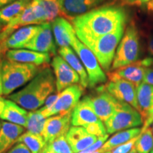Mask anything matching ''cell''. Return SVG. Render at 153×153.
Segmentation results:
<instances>
[{
    "instance_id": "17",
    "label": "cell",
    "mask_w": 153,
    "mask_h": 153,
    "mask_svg": "<svg viewBox=\"0 0 153 153\" xmlns=\"http://www.w3.org/2000/svg\"><path fill=\"white\" fill-rule=\"evenodd\" d=\"M5 55L6 58L9 60L37 66H44L51 62L49 53H39L28 49L8 50Z\"/></svg>"
},
{
    "instance_id": "47",
    "label": "cell",
    "mask_w": 153,
    "mask_h": 153,
    "mask_svg": "<svg viewBox=\"0 0 153 153\" xmlns=\"http://www.w3.org/2000/svg\"><path fill=\"white\" fill-rule=\"evenodd\" d=\"M40 153H51V148H50L49 144H46L45 148L43 149V150H42Z\"/></svg>"
},
{
    "instance_id": "27",
    "label": "cell",
    "mask_w": 153,
    "mask_h": 153,
    "mask_svg": "<svg viewBox=\"0 0 153 153\" xmlns=\"http://www.w3.org/2000/svg\"><path fill=\"white\" fill-rule=\"evenodd\" d=\"M16 143H23L29 149L31 153H40L46 145L43 136L29 132L23 133L17 140Z\"/></svg>"
},
{
    "instance_id": "1",
    "label": "cell",
    "mask_w": 153,
    "mask_h": 153,
    "mask_svg": "<svg viewBox=\"0 0 153 153\" xmlns=\"http://www.w3.org/2000/svg\"><path fill=\"white\" fill-rule=\"evenodd\" d=\"M127 14L122 7H99L71 21L76 35L81 42L92 40L112 33L125 26Z\"/></svg>"
},
{
    "instance_id": "33",
    "label": "cell",
    "mask_w": 153,
    "mask_h": 153,
    "mask_svg": "<svg viewBox=\"0 0 153 153\" xmlns=\"http://www.w3.org/2000/svg\"><path fill=\"white\" fill-rule=\"evenodd\" d=\"M30 7H31L39 24L48 22L47 12L40 0H33L30 4Z\"/></svg>"
},
{
    "instance_id": "43",
    "label": "cell",
    "mask_w": 153,
    "mask_h": 153,
    "mask_svg": "<svg viewBox=\"0 0 153 153\" xmlns=\"http://www.w3.org/2000/svg\"><path fill=\"white\" fill-rule=\"evenodd\" d=\"M16 0H0V8L2 9L3 7L10 4L13 3Z\"/></svg>"
},
{
    "instance_id": "9",
    "label": "cell",
    "mask_w": 153,
    "mask_h": 153,
    "mask_svg": "<svg viewBox=\"0 0 153 153\" xmlns=\"http://www.w3.org/2000/svg\"><path fill=\"white\" fill-rule=\"evenodd\" d=\"M89 99L95 114L104 123L113 116L119 102L106 90L104 85L97 87L96 95L89 96Z\"/></svg>"
},
{
    "instance_id": "42",
    "label": "cell",
    "mask_w": 153,
    "mask_h": 153,
    "mask_svg": "<svg viewBox=\"0 0 153 153\" xmlns=\"http://www.w3.org/2000/svg\"><path fill=\"white\" fill-rule=\"evenodd\" d=\"M143 66L146 68H152L153 69V58L152 57H145V58L141 60Z\"/></svg>"
},
{
    "instance_id": "25",
    "label": "cell",
    "mask_w": 153,
    "mask_h": 153,
    "mask_svg": "<svg viewBox=\"0 0 153 153\" xmlns=\"http://www.w3.org/2000/svg\"><path fill=\"white\" fill-rule=\"evenodd\" d=\"M137 101L142 118L153 108V86L143 82L137 87Z\"/></svg>"
},
{
    "instance_id": "45",
    "label": "cell",
    "mask_w": 153,
    "mask_h": 153,
    "mask_svg": "<svg viewBox=\"0 0 153 153\" xmlns=\"http://www.w3.org/2000/svg\"><path fill=\"white\" fill-rule=\"evenodd\" d=\"M4 104H5V99L2 98L1 97H0V114H1V112H2V111L4 109Z\"/></svg>"
},
{
    "instance_id": "11",
    "label": "cell",
    "mask_w": 153,
    "mask_h": 153,
    "mask_svg": "<svg viewBox=\"0 0 153 153\" xmlns=\"http://www.w3.org/2000/svg\"><path fill=\"white\" fill-rule=\"evenodd\" d=\"M72 114H58L47 118L42 134L46 144H51L61 136H66L71 128Z\"/></svg>"
},
{
    "instance_id": "4",
    "label": "cell",
    "mask_w": 153,
    "mask_h": 153,
    "mask_svg": "<svg viewBox=\"0 0 153 153\" xmlns=\"http://www.w3.org/2000/svg\"><path fill=\"white\" fill-rule=\"evenodd\" d=\"M124 28L125 26H122L112 33L82 42L92 51L104 71L108 72L111 69L116 50L124 34Z\"/></svg>"
},
{
    "instance_id": "35",
    "label": "cell",
    "mask_w": 153,
    "mask_h": 153,
    "mask_svg": "<svg viewBox=\"0 0 153 153\" xmlns=\"http://www.w3.org/2000/svg\"><path fill=\"white\" fill-rule=\"evenodd\" d=\"M138 136L128 141V142L124 143L123 145H119L117 148L112 150L111 152V153H129L135 146V144L136 143L137 138H138Z\"/></svg>"
},
{
    "instance_id": "2",
    "label": "cell",
    "mask_w": 153,
    "mask_h": 153,
    "mask_svg": "<svg viewBox=\"0 0 153 153\" xmlns=\"http://www.w3.org/2000/svg\"><path fill=\"white\" fill-rule=\"evenodd\" d=\"M55 91V78L51 69L46 66L21 90L9 95V99L32 111L41 108Z\"/></svg>"
},
{
    "instance_id": "57",
    "label": "cell",
    "mask_w": 153,
    "mask_h": 153,
    "mask_svg": "<svg viewBox=\"0 0 153 153\" xmlns=\"http://www.w3.org/2000/svg\"><path fill=\"white\" fill-rule=\"evenodd\" d=\"M51 153H55V152H52V151H51Z\"/></svg>"
},
{
    "instance_id": "52",
    "label": "cell",
    "mask_w": 153,
    "mask_h": 153,
    "mask_svg": "<svg viewBox=\"0 0 153 153\" xmlns=\"http://www.w3.org/2000/svg\"><path fill=\"white\" fill-rule=\"evenodd\" d=\"M20 1H26V2H27V3H29V4H30V2H31V1H33V0H20Z\"/></svg>"
},
{
    "instance_id": "55",
    "label": "cell",
    "mask_w": 153,
    "mask_h": 153,
    "mask_svg": "<svg viewBox=\"0 0 153 153\" xmlns=\"http://www.w3.org/2000/svg\"><path fill=\"white\" fill-rule=\"evenodd\" d=\"M150 153H153V149H152V151H151V152H150Z\"/></svg>"
},
{
    "instance_id": "7",
    "label": "cell",
    "mask_w": 153,
    "mask_h": 153,
    "mask_svg": "<svg viewBox=\"0 0 153 153\" xmlns=\"http://www.w3.org/2000/svg\"><path fill=\"white\" fill-rule=\"evenodd\" d=\"M143 123V120L139 111L131 105L119 101L117 108L113 116L104 123L107 133L137 128Z\"/></svg>"
},
{
    "instance_id": "58",
    "label": "cell",
    "mask_w": 153,
    "mask_h": 153,
    "mask_svg": "<svg viewBox=\"0 0 153 153\" xmlns=\"http://www.w3.org/2000/svg\"><path fill=\"white\" fill-rule=\"evenodd\" d=\"M0 128H1V124H0Z\"/></svg>"
},
{
    "instance_id": "51",
    "label": "cell",
    "mask_w": 153,
    "mask_h": 153,
    "mask_svg": "<svg viewBox=\"0 0 153 153\" xmlns=\"http://www.w3.org/2000/svg\"><path fill=\"white\" fill-rule=\"evenodd\" d=\"M129 153H137L136 149H135V146H134V148L132 149L131 151Z\"/></svg>"
},
{
    "instance_id": "53",
    "label": "cell",
    "mask_w": 153,
    "mask_h": 153,
    "mask_svg": "<svg viewBox=\"0 0 153 153\" xmlns=\"http://www.w3.org/2000/svg\"><path fill=\"white\" fill-rule=\"evenodd\" d=\"M92 153H102V152H101V151L100 150H98L97 151H96V152H92Z\"/></svg>"
},
{
    "instance_id": "16",
    "label": "cell",
    "mask_w": 153,
    "mask_h": 153,
    "mask_svg": "<svg viewBox=\"0 0 153 153\" xmlns=\"http://www.w3.org/2000/svg\"><path fill=\"white\" fill-rule=\"evenodd\" d=\"M100 120L91 106L89 96H86L80 100L72 111V126L85 127Z\"/></svg>"
},
{
    "instance_id": "39",
    "label": "cell",
    "mask_w": 153,
    "mask_h": 153,
    "mask_svg": "<svg viewBox=\"0 0 153 153\" xmlns=\"http://www.w3.org/2000/svg\"><path fill=\"white\" fill-rule=\"evenodd\" d=\"M8 36H7L4 33L3 34V33H0V60H1V57L2 55L4 54V53H7V48L6 47L5 43L7 39L8 38Z\"/></svg>"
},
{
    "instance_id": "22",
    "label": "cell",
    "mask_w": 153,
    "mask_h": 153,
    "mask_svg": "<svg viewBox=\"0 0 153 153\" xmlns=\"http://www.w3.org/2000/svg\"><path fill=\"white\" fill-rule=\"evenodd\" d=\"M28 114V112L25 108L10 99H5L4 107L0 114V118L5 121L26 128Z\"/></svg>"
},
{
    "instance_id": "24",
    "label": "cell",
    "mask_w": 153,
    "mask_h": 153,
    "mask_svg": "<svg viewBox=\"0 0 153 153\" xmlns=\"http://www.w3.org/2000/svg\"><path fill=\"white\" fill-rule=\"evenodd\" d=\"M141 133L140 128H133L124 130L119 132H117L114 134L111 137L107 140L101 148L99 149L101 152L104 153L110 152L114 148H117L119 145H121L124 143L128 142L135 137L138 136Z\"/></svg>"
},
{
    "instance_id": "34",
    "label": "cell",
    "mask_w": 153,
    "mask_h": 153,
    "mask_svg": "<svg viewBox=\"0 0 153 153\" xmlns=\"http://www.w3.org/2000/svg\"><path fill=\"white\" fill-rule=\"evenodd\" d=\"M83 128H85L86 131L89 134L92 135H95L97 137H104L106 135H108L104 123L101 121V120L97 122V123L86 126Z\"/></svg>"
},
{
    "instance_id": "20",
    "label": "cell",
    "mask_w": 153,
    "mask_h": 153,
    "mask_svg": "<svg viewBox=\"0 0 153 153\" xmlns=\"http://www.w3.org/2000/svg\"><path fill=\"white\" fill-rule=\"evenodd\" d=\"M24 127L3 121L0 128V153H7L24 133Z\"/></svg>"
},
{
    "instance_id": "32",
    "label": "cell",
    "mask_w": 153,
    "mask_h": 153,
    "mask_svg": "<svg viewBox=\"0 0 153 153\" xmlns=\"http://www.w3.org/2000/svg\"><path fill=\"white\" fill-rule=\"evenodd\" d=\"M52 152L55 153H74L66 136H61L49 144Z\"/></svg>"
},
{
    "instance_id": "12",
    "label": "cell",
    "mask_w": 153,
    "mask_h": 153,
    "mask_svg": "<svg viewBox=\"0 0 153 153\" xmlns=\"http://www.w3.org/2000/svg\"><path fill=\"white\" fill-rule=\"evenodd\" d=\"M24 49L36 51L39 53H49L50 55H56L57 49L55 45L52 30L50 22H45L39 25V30L28 43L25 45Z\"/></svg>"
},
{
    "instance_id": "18",
    "label": "cell",
    "mask_w": 153,
    "mask_h": 153,
    "mask_svg": "<svg viewBox=\"0 0 153 153\" xmlns=\"http://www.w3.org/2000/svg\"><path fill=\"white\" fill-rule=\"evenodd\" d=\"M66 138L74 153H79L96 143L99 137L89 134L85 128L71 126Z\"/></svg>"
},
{
    "instance_id": "36",
    "label": "cell",
    "mask_w": 153,
    "mask_h": 153,
    "mask_svg": "<svg viewBox=\"0 0 153 153\" xmlns=\"http://www.w3.org/2000/svg\"><path fill=\"white\" fill-rule=\"evenodd\" d=\"M108 134L104 137H99L98 140L96 141V143H94L93 145H91L90 147H89L88 148L85 149V150H82V152H80L79 153H92V152H96V151L99 150V149L104 145V144L106 142V140H108Z\"/></svg>"
},
{
    "instance_id": "38",
    "label": "cell",
    "mask_w": 153,
    "mask_h": 153,
    "mask_svg": "<svg viewBox=\"0 0 153 153\" xmlns=\"http://www.w3.org/2000/svg\"><path fill=\"white\" fill-rule=\"evenodd\" d=\"M153 125V108L149 111L143 118V126L141 128L142 131L148 128Z\"/></svg>"
},
{
    "instance_id": "41",
    "label": "cell",
    "mask_w": 153,
    "mask_h": 153,
    "mask_svg": "<svg viewBox=\"0 0 153 153\" xmlns=\"http://www.w3.org/2000/svg\"><path fill=\"white\" fill-rule=\"evenodd\" d=\"M147 51L150 56L153 58V33L150 34L147 37Z\"/></svg>"
},
{
    "instance_id": "46",
    "label": "cell",
    "mask_w": 153,
    "mask_h": 153,
    "mask_svg": "<svg viewBox=\"0 0 153 153\" xmlns=\"http://www.w3.org/2000/svg\"><path fill=\"white\" fill-rule=\"evenodd\" d=\"M147 9L150 12L153 13V0H151L148 3H147Z\"/></svg>"
},
{
    "instance_id": "26",
    "label": "cell",
    "mask_w": 153,
    "mask_h": 153,
    "mask_svg": "<svg viewBox=\"0 0 153 153\" xmlns=\"http://www.w3.org/2000/svg\"><path fill=\"white\" fill-rule=\"evenodd\" d=\"M29 4V3L26 1L16 0L13 3L0 9V21L7 26L22 14Z\"/></svg>"
},
{
    "instance_id": "5",
    "label": "cell",
    "mask_w": 153,
    "mask_h": 153,
    "mask_svg": "<svg viewBox=\"0 0 153 153\" xmlns=\"http://www.w3.org/2000/svg\"><path fill=\"white\" fill-rule=\"evenodd\" d=\"M140 54L139 31L134 23H131L124 32L116 50L111 70L126 66L136 62Z\"/></svg>"
},
{
    "instance_id": "49",
    "label": "cell",
    "mask_w": 153,
    "mask_h": 153,
    "mask_svg": "<svg viewBox=\"0 0 153 153\" xmlns=\"http://www.w3.org/2000/svg\"><path fill=\"white\" fill-rule=\"evenodd\" d=\"M5 26H6L3 23L1 22V21H0V33H1V32L2 31L3 29H4V28Z\"/></svg>"
},
{
    "instance_id": "56",
    "label": "cell",
    "mask_w": 153,
    "mask_h": 153,
    "mask_svg": "<svg viewBox=\"0 0 153 153\" xmlns=\"http://www.w3.org/2000/svg\"><path fill=\"white\" fill-rule=\"evenodd\" d=\"M152 133H153V127H152Z\"/></svg>"
},
{
    "instance_id": "54",
    "label": "cell",
    "mask_w": 153,
    "mask_h": 153,
    "mask_svg": "<svg viewBox=\"0 0 153 153\" xmlns=\"http://www.w3.org/2000/svg\"><path fill=\"white\" fill-rule=\"evenodd\" d=\"M104 153H111V152L110 151V152H104Z\"/></svg>"
},
{
    "instance_id": "15",
    "label": "cell",
    "mask_w": 153,
    "mask_h": 153,
    "mask_svg": "<svg viewBox=\"0 0 153 153\" xmlns=\"http://www.w3.org/2000/svg\"><path fill=\"white\" fill-rule=\"evenodd\" d=\"M145 70L146 68L143 66L141 60H137L136 62L115 70L114 71L108 72L107 76L109 80L125 79L137 87L143 82Z\"/></svg>"
},
{
    "instance_id": "48",
    "label": "cell",
    "mask_w": 153,
    "mask_h": 153,
    "mask_svg": "<svg viewBox=\"0 0 153 153\" xmlns=\"http://www.w3.org/2000/svg\"><path fill=\"white\" fill-rule=\"evenodd\" d=\"M151 0H137V4H142L148 3Z\"/></svg>"
},
{
    "instance_id": "14",
    "label": "cell",
    "mask_w": 153,
    "mask_h": 153,
    "mask_svg": "<svg viewBox=\"0 0 153 153\" xmlns=\"http://www.w3.org/2000/svg\"><path fill=\"white\" fill-rule=\"evenodd\" d=\"M106 0H60V7L62 16L71 22L97 8Z\"/></svg>"
},
{
    "instance_id": "29",
    "label": "cell",
    "mask_w": 153,
    "mask_h": 153,
    "mask_svg": "<svg viewBox=\"0 0 153 153\" xmlns=\"http://www.w3.org/2000/svg\"><path fill=\"white\" fill-rule=\"evenodd\" d=\"M30 25H40L37 19L34 15L33 10L30 4L24 9V11L19 16L12 22H11L8 25L5 26L6 28L14 30L16 28H19L24 26H30Z\"/></svg>"
},
{
    "instance_id": "3",
    "label": "cell",
    "mask_w": 153,
    "mask_h": 153,
    "mask_svg": "<svg viewBox=\"0 0 153 153\" xmlns=\"http://www.w3.org/2000/svg\"><path fill=\"white\" fill-rule=\"evenodd\" d=\"M45 67L1 60L3 94L9 96L18 88L27 85Z\"/></svg>"
},
{
    "instance_id": "10",
    "label": "cell",
    "mask_w": 153,
    "mask_h": 153,
    "mask_svg": "<svg viewBox=\"0 0 153 153\" xmlns=\"http://www.w3.org/2000/svg\"><path fill=\"white\" fill-rule=\"evenodd\" d=\"M51 65L55 76L57 93L70 86L80 83V76L60 55L53 57Z\"/></svg>"
},
{
    "instance_id": "8",
    "label": "cell",
    "mask_w": 153,
    "mask_h": 153,
    "mask_svg": "<svg viewBox=\"0 0 153 153\" xmlns=\"http://www.w3.org/2000/svg\"><path fill=\"white\" fill-rule=\"evenodd\" d=\"M85 88L81 85L70 86L58 93V97L51 108L40 110L44 116L48 118L58 114L72 112L74 107L79 103Z\"/></svg>"
},
{
    "instance_id": "44",
    "label": "cell",
    "mask_w": 153,
    "mask_h": 153,
    "mask_svg": "<svg viewBox=\"0 0 153 153\" xmlns=\"http://www.w3.org/2000/svg\"><path fill=\"white\" fill-rule=\"evenodd\" d=\"M3 94L2 79H1V60H0V97Z\"/></svg>"
},
{
    "instance_id": "23",
    "label": "cell",
    "mask_w": 153,
    "mask_h": 153,
    "mask_svg": "<svg viewBox=\"0 0 153 153\" xmlns=\"http://www.w3.org/2000/svg\"><path fill=\"white\" fill-rule=\"evenodd\" d=\"M58 53L60 56L68 63L69 65L79 74L80 76V85L84 88L88 87L89 78L87 71L74 50L72 49L71 47L60 48L58 50Z\"/></svg>"
},
{
    "instance_id": "31",
    "label": "cell",
    "mask_w": 153,
    "mask_h": 153,
    "mask_svg": "<svg viewBox=\"0 0 153 153\" xmlns=\"http://www.w3.org/2000/svg\"><path fill=\"white\" fill-rule=\"evenodd\" d=\"M40 1L47 12L48 22H52L57 17L62 16L60 7V0H40Z\"/></svg>"
},
{
    "instance_id": "6",
    "label": "cell",
    "mask_w": 153,
    "mask_h": 153,
    "mask_svg": "<svg viewBox=\"0 0 153 153\" xmlns=\"http://www.w3.org/2000/svg\"><path fill=\"white\" fill-rule=\"evenodd\" d=\"M71 47L77 54V56L87 71L89 78L88 87L94 88L98 85L106 82V75L101 68L97 57L89 48L80 41L76 35L75 31L72 36Z\"/></svg>"
},
{
    "instance_id": "21",
    "label": "cell",
    "mask_w": 153,
    "mask_h": 153,
    "mask_svg": "<svg viewBox=\"0 0 153 153\" xmlns=\"http://www.w3.org/2000/svg\"><path fill=\"white\" fill-rule=\"evenodd\" d=\"M39 30V25H30L19 28L6 41L7 49H24L25 45L34 37Z\"/></svg>"
},
{
    "instance_id": "19",
    "label": "cell",
    "mask_w": 153,
    "mask_h": 153,
    "mask_svg": "<svg viewBox=\"0 0 153 153\" xmlns=\"http://www.w3.org/2000/svg\"><path fill=\"white\" fill-rule=\"evenodd\" d=\"M55 43L60 48L71 47L72 36L74 32L73 26L68 19L57 17L51 23Z\"/></svg>"
},
{
    "instance_id": "28",
    "label": "cell",
    "mask_w": 153,
    "mask_h": 153,
    "mask_svg": "<svg viewBox=\"0 0 153 153\" xmlns=\"http://www.w3.org/2000/svg\"><path fill=\"white\" fill-rule=\"evenodd\" d=\"M46 119L47 118L43 116L40 108L28 112L26 128L29 133L42 136Z\"/></svg>"
},
{
    "instance_id": "50",
    "label": "cell",
    "mask_w": 153,
    "mask_h": 153,
    "mask_svg": "<svg viewBox=\"0 0 153 153\" xmlns=\"http://www.w3.org/2000/svg\"><path fill=\"white\" fill-rule=\"evenodd\" d=\"M125 1H127L130 4H137V0H125Z\"/></svg>"
},
{
    "instance_id": "13",
    "label": "cell",
    "mask_w": 153,
    "mask_h": 153,
    "mask_svg": "<svg viewBox=\"0 0 153 153\" xmlns=\"http://www.w3.org/2000/svg\"><path fill=\"white\" fill-rule=\"evenodd\" d=\"M105 89L117 100L127 103L139 111L137 101V87L125 79L109 80L104 85Z\"/></svg>"
},
{
    "instance_id": "40",
    "label": "cell",
    "mask_w": 153,
    "mask_h": 153,
    "mask_svg": "<svg viewBox=\"0 0 153 153\" xmlns=\"http://www.w3.org/2000/svg\"><path fill=\"white\" fill-rule=\"evenodd\" d=\"M143 82L148 84V85L153 86V69L146 68L145 72L144 79Z\"/></svg>"
},
{
    "instance_id": "30",
    "label": "cell",
    "mask_w": 153,
    "mask_h": 153,
    "mask_svg": "<svg viewBox=\"0 0 153 153\" xmlns=\"http://www.w3.org/2000/svg\"><path fill=\"white\" fill-rule=\"evenodd\" d=\"M135 148L137 153H150L153 149V133L151 128L142 131L140 134Z\"/></svg>"
},
{
    "instance_id": "37",
    "label": "cell",
    "mask_w": 153,
    "mask_h": 153,
    "mask_svg": "<svg viewBox=\"0 0 153 153\" xmlns=\"http://www.w3.org/2000/svg\"><path fill=\"white\" fill-rule=\"evenodd\" d=\"M7 153H31L27 147L23 143H16Z\"/></svg>"
}]
</instances>
